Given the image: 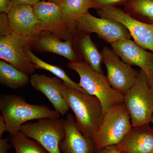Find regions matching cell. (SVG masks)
Masks as SVG:
<instances>
[{"mask_svg":"<svg viewBox=\"0 0 153 153\" xmlns=\"http://www.w3.org/2000/svg\"><path fill=\"white\" fill-rule=\"evenodd\" d=\"M7 131V124L2 115H0V139L2 138L3 134Z\"/></svg>","mask_w":153,"mask_h":153,"instance_id":"obj_30","label":"cell"},{"mask_svg":"<svg viewBox=\"0 0 153 153\" xmlns=\"http://www.w3.org/2000/svg\"><path fill=\"white\" fill-rule=\"evenodd\" d=\"M148 78L149 84L153 91V76H150V77H148Z\"/></svg>","mask_w":153,"mask_h":153,"instance_id":"obj_31","label":"cell"},{"mask_svg":"<svg viewBox=\"0 0 153 153\" xmlns=\"http://www.w3.org/2000/svg\"><path fill=\"white\" fill-rule=\"evenodd\" d=\"M36 39L14 32L7 36H0V58L22 72L31 75L36 68L26 57L24 49L29 48Z\"/></svg>","mask_w":153,"mask_h":153,"instance_id":"obj_7","label":"cell"},{"mask_svg":"<svg viewBox=\"0 0 153 153\" xmlns=\"http://www.w3.org/2000/svg\"><path fill=\"white\" fill-rule=\"evenodd\" d=\"M124 103L133 126L151 122L153 116V91L147 75L141 69L139 71L134 84L124 95Z\"/></svg>","mask_w":153,"mask_h":153,"instance_id":"obj_4","label":"cell"},{"mask_svg":"<svg viewBox=\"0 0 153 153\" xmlns=\"http://www.w3.org/2000/svg\"><path fill=\"white\" fill-rule=\"evenodd\" d=\"M0 111L7 124L10 136L20 132L28 121L44 118H60L61 115L45 105L31 104L15 94H6L0 98Z\"/></svg>","mask_w":153,"mask_h":153,"instance_id":"obj_2","label":"cell"},{"mask_svg":"<svg viewBox=\"0 0 153 153\" xmlns=\"http://www.w3.org/2000/svg\"><path fill=\"white\" fill-rule=\"evenodd\" d=\"M128 7L150 24L153 23V0H129Z\"/></svg>","mask_w":153,"mask_h":153,"instance_id":"obj_23","label":"cell"},{"mask_svg":"<svg viewBox=\"0 0 153 153\" xmlns=\"http://www.w3.org/2000/svg\"><path fill=\"white\" fill-rule=\"evenodd\" d=\"M97 13L102 18L111 19L123 25L134 42L143 49L153 52V23L140 22L121 9L115 7L97 9Z\"/></svg>","mask_w":153,"mask_h":153,"instance_id":"obj_8","label":"cell"},{"mask_svg":"<svg viewBox=\"0 0 153 153\" xmlns=\"http://www.w3.org/2000/svg\"><path fill=\"white\" fill-rule=\"evenodd\" d=\"M95 153H125L117 149L114 146H109L105 147L96 150Z\"/></svg>","mask_w":153,"mask_h":153,"instance_id":"obj_29","label":"cell"},{"mask_svg":"<svg viewBox=\"0 0 153 153\" xmlns=\"http://www.w3.org/2000/svg\"><path fill=\"white\" fill-rule=\"evenodd\" d=\"M30 82L29 75L4 60L0 61V82L11 89H19Z\"/></svg>","mask_w":153,"mask_h":153,"instance_id":"obj_19","label":"cell"},{"mask_svg":"<svg viewBox=\"0 0 153 153\" xmlns=\"http://www.w3.org/2000/svg\"><path fill=\"white\" fill-rule=\"evenodd\" d=\"M33 8L43 32H49L59 38H64L69 36L70 33L63 22L60 4L41 1Z\"/></svg>","mask_w":153,"mask_h":153,"instance_id":"obj_12","label":"cell"},{"mask_svg":"<svg viewBox=\"0 0 153 153\" xmlns=\"http://www.w3.org/2000/svg\"><path fill=\"white\" fill-rule=\"evenodd\" d=\"M24 52L26 57L35 65L36 68L47 70L57 76L71 88L79 91L85 94H88L84 89L79 86L78 83L73 81L62 68L59 66L46 63L41 60L34 55L30 51L29 48H25Z\"/></svg>","mask_w":153,"mask_h":153,"instance_id":"obj_20","label":"cell"},{"mask_svg":"<svg viewBox=\"0 0 153 153\" xmlns=\"http://www.w3.org/2000/svg\"><path fill=\"white\" fill-rule=\"evenodd\" d=\"M41 1H48L57 3V4H59L60 5L61 3H62V2L63 1V0H41Z\"/></svg>","mask_w":153,"mask_h":153,"instance_id":"obj_32","label":"cell"},{"mask_svg":"<svg viewBox=\"0 0 153 153\" xmlns=\"http://www.w3.org/2000/svg\"><path fill=\"white\" fill-rule=\"evenodd\" d=\"M65 137L59 145L61 153H95L92 139L86 137L77 128L75 118L68 113L63 120Z\"/></svg>","mask_w":153,"mask_h":153,"instance_id":"obj_14","label":"cell"},{"mask_svg":"<svg viewBox=\"0 0 153 153\" xmlns=\"http://www.w3.org/2000/svg\"><path fill=\"white\" fill-rule=\"evenodd\" d=\"M60 90L74 112L76 126L86 137L93 139L104 117L101 102L95 96L71 88L62 81Z\"/></svg>","mask_w":153,"mask_h":153,"instance_id":"obj_1","label":"cell"},{"mask_svg":"<svg viewBox=\"0 0 153 153\" xmlns=\"http://www.w3.org/2000/svg\"><path fill=\"white\" fill-rule=\"evenodd\" d=\"M130 116L124 103L112 107L104 115L93 140L97 149L120 143L132 127Z\"/></svg>","mask_w":153,"mask_h":153,"instance_id":"obj_5","label":"cell"},{"mask_svg":"<svg viewBox=\"0 0 153 153\" xmlns=\"http://www.w3.org/2000/svg\"><path fill=\"white\" fill-rule=\"evenodd\" d=\"M9 23L7 14H0V36H6L13 33Z\"/></svg>","mask_w":153,"mask_h":153,"instance_id":"obj_24","label":"cell"},{"mask_svg":"<svg viewBox=\"0 0 153 153\" xmlns=\"http://www.w3.org/2000/svg\"><path fill=\"white\" fill-rule=\"evenodd\" d=\"M68 68L79 74V86L101 102L104 114L112 107L124 102V94L113 88L107 76L93 70L86 61L70 62Z\"/></svg>","mask_w":153,"mask_h":153,"instance_id":"obj_3","label":"cell"},{"mask_svg":"<svg viewBox=\"0 0 153 153\" xmlns=\"http://www.w3.org/2000/svg\"><path fill=\"white\" fill-rule=\"evenodd\" d=\"M40 1L41 0H11V3L12 7L19 5H30L33 6Z\"/></svg>","mask_w":153,"mask_h":153,"instance_id":"obj_28","label":"cell"},{"mask_svg":"<svg viewBox=\"0 0 153 153\" xmlns=\"http://www.w3.org/2000/svg\"><path fill=\"white\" fill-rule=\"evenodd\" d=\"M127 1L128 0H94L92 1V8L97 9L106 7H115Z\"/></svg>","mask_w":153,"mask_h":153,"instance_id":"obj_25","label":"cell"},{"mask_svg":"<svg viewBox=\"0 0 153 153\" xmlns=\"http://www.w3.org/2000/svg\"><path fill=\"white\" fill-rule=\"evenodd\" d=\"M91 1H94V0H91Z\"/></svg>","mask_w":153,"mask_h":153,"instance_id":"obj_34","label":"cell"},{"mask_svg":"<svg viewBox=\"0 0 153 153\" xmlns=\"http://www.w3.org/2000/svg\"><path fill=\"white\" fill-rule=\"evenodd\" d=\"M77 27L85 33H96L100 38L111 44L123 39H130L131 37L127 29L120 22L96 18L88 12L79 19Z\"/></svg>","mask_w":153,"mask_h":153,"instance_id":"obj_10","label":"cell"},{"mask_svg":"<svg viewBox=\"0 0 153 153\" xmlns=\"http://www.w3.org/2000/svg\"><path fill=\"white\" fill-rule=\"evenodd\" d=\"M33 44L40 51L55 53L67 58L70 62L82 61L73 49L69 40L60 41L59 37L53 34L41 33L35 39Z\"/></svg>","mask_w":153,"mask_h":153,"instance_id":"obj_17","label":"cell"},{"mask_svg":"<svg viewBox=\"0 0 153 153\" xmlns=\"http://www.w3.org/2000/svg\"><path fill=\"white\" fill-rule=\"evenodd\" d=\"M114 146L125 153H153V129L149 123L132 126L122 140Z\"/></svg>","mask_w":153,"mask_h":153,"instance_id":"obj_15","label":"cell"},{"mask_svg":"<svg viewBox=\"0 0 153 153\" xmlns=\"http://www.w3.org/2000/svg\"><path fill=\"white\" fill-rule=\"evenodd\" d=\"M12 7L11 0H0V13L8 14Z\"/></svg>","mask_w":153,"mask_h":153,"instance_id":"obj_27","label":"cell"},{"mask_svg":"<svg viewBox=\"0 0 153 153\" xmlns=\"http://www.w3.org/2000/svg\"><path fill=\"white\" fill-rule=\"evenodd\" d=\"M62 80L44 74H35L30 76L32 87L45 95L54 106L55 110L61 115L66 114L69 108L60 90Z\"/></svg>","mask_w":153,"mask_h":153,"instance_id":"obj_16","label":"cell"},{"mask_svg":"<svg viewBox=\"0 0 153 153\" xmlns=\"http://www.w3.org/2000/svg\"><path fill=\"white\" fill-rule=\"evenodd\" d=\"M79 51L83 58L93 70L103 73L101 63L102 56L89 35L85 34L79 39L78 43Z\"/></svg>","mask_w":153,"mask_h":153,"instance_id":"obj_21","label":"cell"},{"mask_svg":"<svg viewBox=\"0 0 153 153\" xmlns=\"http://www.w3.org/2000/svg\"><path fill=\"white\" fill-rule=\"evenodd\" d=\"M113 50L123 61L139 67L148 77L153 76V52H148L135 42L124 39L111 44Z\"/></svg>","mask_w":153,"mask_h":153,"instance_id":"obj_11","label":"cell"},{"mask_svg":"<svg viewBox=\"0 0 153 153\" xmlns=\"http://www.w3.org/2000/svg\"><path fill=\"white\" fill-rule=\"evenodd\" d=\"M151 122L152 123H153V116L152 117V120H151Z\"/></svg>","mask_w":153,"mask_h":153,"instance_id":"obj_33","label":"cell"},{"mask_svg":"<svg viewBox=\"0 0 153 153\" xmlns=\"http://www.w3.org/2000/svg\"><path fill=\"white\" fill-rule=\"evenodd\" d=\"M62 17L66 27L73 33L79 19L92 8L91 0H63L60 4Z\"/></svg>","mask_w":153,"mask_h":153,"instance_id":"obj_18","label":"cell"},{"mask_svg":"<svg viewBox=\"0 0 153 153\" xmlns=\"http://www.w3.org/2000/svg\"><path fill=\"white\" fill-rule=\"evenodd\" d=\"M7 15L10 26L14 33L36 38L43 32L33 6L30 5L13 6Z\"/></svg>","mask_w":153,"mask_h":153,"instance_id":"obj_13","label":"cell"},{"mask_svg":"<svg viewBox=\"0 0 153 153\" xmlns=\"http://www.w3.org/2000/svg\"><path fill=\"white\" fill-rule=\"evenodd\" d=\"M63 119L44 118L23 125L20 132L35 140L48 153H61L59 145L65 137Z\"/></svg>","mask_w":153,"mask_h":153,"instance_id":"obj_6","label":"cell"},{"mask_svg":"<svg viewBox=\"0 0 153 153\" xmlns=\"http://www.w3.org/2000/svg\"><path fill=\"white\" fill-rule=\"evenodd\" d=\"M8 141V138L0 139V153H10L9 150L13 146Z\"/></svg>","mask_w":153,"mask_h":153,"instance_id":"obj_26","label":"cell"},{"mask_svg":"<svg viewBox=\"0 0 153 153\" xmlns=\"http://www.w3.org/2000/svg\"><path fill=\"white\" fill-rule=\"evenodd\" d=\"M10 142L15 153H48L39 143L20 132L10 136Z\"/></svg>","mask_w":153,"mask_h":153,"instance_id":"obj_22","label":"cell"},{"mask_svg":"<svg viewBox=\"0 0 153 153\" xmlns=\"http://www.w3.org/2000/svg\"><path fill=\"white\" fill-rule=\"evenodd\" d=\"M101 54L110 84L113 88L124 95L136 81L139 71L120 60L114 50L108 47H103Z\"/></svg>","mask_w":153,"mask_h":153,"instance_id":"obj_9","label":"cell"}]
</instances>
